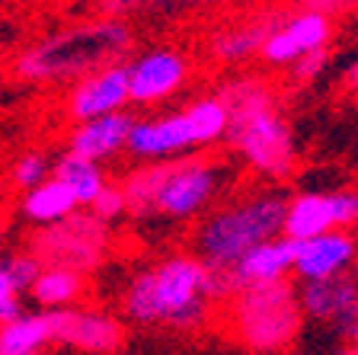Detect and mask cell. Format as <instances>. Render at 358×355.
<instances>
[{"label":"cell","instance_id":"8992f818","mask_svg":"<svg viewBox=\"0 0 358 355\" xmlns=\"http://www.w3.org/2000/svg\"><path fill=\"white\" fill-rule=\"evenodd\" d=\"M224 138L231 141L237 154L243 157L256 173L268 179H285L294 167V134H291V125L278 116L275 109L262 112V116L250 118L243 125L227 128Z\"/></svg>","mask_w":358,"mask_h":355},{"label":"cell","instance_id":"cb8c5ba5","mask_svg":"<svg viewBox=\"0 0 358 355\" xmlns=\"http://www.w3.org/2000/svg\"><path fill=\"white\" fill-rule=\"evenodd\" d=\"M166 163H170V160H150L148 167H138V170H131L125 176V183H122V193H125L128 215H134V218L154 215V199H157V189H160V183H164Z\"/></svg>","mask_w":358,"mask_h":355},{"label":"cell","instance_id":"e0dca14e","mask_svg":"<svg viewBox=\"0 0 358 355\" xmlns=\"http://www.w3.org/2000/svg\"><path fill=\"white\" fill-rule=\"evenodd\" d=\"M336 202L333 193H301L285 208V228L282 234L288 240H310L327 230H336Z\"/></svg>","mask_w":358,"mask_h":355},{"label":"cell","instance_id":"5b68a950","mask_svg":"<svg viewBox=\"0 0 358 355\" xmlns=\"http://www.w3.org/2000/svg\"><path fill=\"white\" fill-rule=\"evenodd\" d=\"M112 244V224L99 221L93 211H80L67 215L64 221L48 224L32 237V256L42 266H61L71 272H93V269L109 256Z\"/></svg>","mask_w":358,"mask_h":355},{"label":"cell","instance_id":"9a60e30c","mask_svg":"<svg viewBox=\"0 0 358 355\" xmlns=\"http://www.w3.org/2000/svg\"><path fill=\"white\" fill-rule=\"evenodd\" d=\"M134 118L128 112H112V116H99V118H87L74 128L71 134V154L83 157V160L103 163L109 157H115L119 151H125L128 144V132H131Z\"/></svg>","mask_w":358,"mask_h":355},{"label":"cell","instance_id":"4dcf8cb0","mask_svg":"<svg viewBox=\"0 0 358 355\" xmlns=\"http://www.w3.org/2000/svg\"><path fill=\"white\" fill-rule=\"evenodd\" d=\"M288 67L294 71V81H313V77H317L323 67H327V48L304 55V58H298L294 64H288Z\"/></svg>","mask_w":358,"mask_h":355},{"label":"cell","instance_id":"f546056e","mask_svg":"<svg viewBox=\"0 0 358 355\" xmlns=\"http://www.w3.org/2000/svg\"><path fill=\"white\" fill-rule=\"evenodd\" d=\"M333 202H336V224H339V230L355 228L358 224V189H336Z\"/></svg>","mask_w":358,"mask_h":355},{"label":"cell","instance_id":"ba28073f","mask_svg":"<svg viewBox=\"0 0 358 355\" xmlns=\"http://www.w3.org/2000/svg\"><path fill=\"white\" fill-rule=\"evenodd\" d=\"M52 314V336L58 346L83 355H119L128 342V330L115 314L90 311V307H64Z\"/></svg>","mask_w":358,"mask_h":355},{"label":"cell","instance_id":"9c48e42d","mask_svg":"<svg viewBox=\"0 0 358 355\" xmlns=\"http://www.w3.org/2000/svg\"><path fill=\"white\" fill-rule=\"evenodd\" d=\"M329 36H333L329 16L317 13V10H301V13H294V16L278 22L275 29H272V36L266 39L259 55L268 61V64L288 67L298 58H304V55L327 48Z\"/></svg>","mask_w":358,"mask_h":355},{"label":"cell","instance_id":"ffe728a7","mask_svg":"<svg viewBox=\"0 0 358 355\" xmlns=\"http://www.w3.org/2000/svg\"><path fill=\"white\" fill-rule=\"evenodd\" d=\"M83 288H87V281L80 272H71L61 266H42L36 281L29 285V295L38 304V311H64V307H74L80 301Z\"/></svg>","mask_w":358,"mask_h":355},{"label":"cell","instance_id":"44dd1931","mask_svg":"<svg viewBox=\"0 0 358 355\" xmlns=\"http://www.w3.org/2000/svg\"><path fill=\"white\" fill-rule=\"evenodd\" d=\"M217 99L227 109V128L243 125L250 118L262 116V112L275 109V93L268 90V83L256 81V77H240V81H231L227 87L217 93Z\"/></svg>","mask_w":358,"mask_h":355},{"label":"cell","instance_id":"1f68e13d","mask_svg":"<svg viewBox=\"0 0 358 355\" xmlns=\"http://www.w3.org/2000/svg\"><path fill=\"white\" fill-rule=\"evenodd\" d=\"M208 4H221V0H125L122 7H157V10H192V7H208Z\"/></svg>","mask_w":358,"mask_h":355},{"label":"cell","instance_id":"4316f807","mask_svg":"<svg viewBox=\"0 0 358 355\" xmlns=\"http://www.w3.org/2000/svg\"><path fill=\"white\" fill-rule=\"evenodd\" d=\"M42 179H48V157L38 154V151H29V154H22L13 167V183L20 189H32L38 186Z\"/></svg>","mask_w":358,"mask_h":355},{"label":"cell","instance_id":"7402d4cb","mask_svg":"<svg viewBox=\"0 0 358 355\" xmlns=\"http://www.w3.org/2000/svg\"><path fill=\"white\" fill-rule=\"evenodd\" d=\"M77 208L80 205H77V199L71 195V189L55 176H48L38 186L26 189V199H22V215L29 218L32 224H42V228L64 221L67 215H74Z\"/></svg>","mask_w":358,"mask_h":355},{"label":"cell","instance_id":"4fadbf2b","mask_svg":"<svg viewBox=\"0 0 358 355\" xmlns=\"http://www.w3.org/2000/svg\"><path fill=\"white\" fill-rule=\"evenodd\" d=\"M125 151L134 157H144V160H170V157L192 151V138H189V125L182 112L134 122L128 132Z\"/></svg>","mask_w":358,"mask_h":355},{"label":"cell","instance_id":"2e32d148","mask_svg":"<svg viewBox=\"0 0 358 355\" xmlns=\"http://www.w3.org/2000/svg\"><path fill=\"white\" fill-rule=\"evenodd\" d=\"M358 298V281L352 272L333 275V279H313L298 285V304L304 311V320L317 323H339Z\"/></svg>","mask_w":358,"mask_h":355},{"label":"cell","instance_id":"7c38bea8","mask_svg":"<svg viewBox=\"0 0 358 355\" xmlns=\"http://www.w3.org/2000/svg\"><path fill=\"white\" fill-rule=\"evenodd\" d=\"M358 244L355 237L345 230H327L320 237L310 240H298L294 244V269L301 281H313V279H333V275H345L352 272L355 263Z\"/></svg>","mask_w":358,"mask_h":355},{"label":"cell","instance_id":"30bf717a","mask_svg":"<svg viewBox=\"0 0 358 355\" xmlns=\"http://www.w3.org/2000/svg\"><path fill=\"white\" fill-rule=\"evenodd\" d=\"M189 77L186 58L173 48H157L128 64V99L141 106L164 103Z\"/></svg>","mask_w":358,"mask_h":355},{"label":"cell","instance_id":"f1b7e54d","mask_svg":"<svg viewBox=\"0 0 358 355\" xmlns=\"http://www.w3.org/2000/svg\"><path fill=\"white\" fill-rule=\"evenodd\" d=\"M22 314V304H20V288L13 285V279L7 275L3 263H0V323L20 317Z\"/></svg>","mask_w":358,"mask_h":355},{"label":"cell","instance_id":"8fae6325","mask_svg":"<svg viewBox=\"0 0 358 355\" xmlns=\"http://www.w3.org/2000/svg\"><path fill=\"white\" fill-rule=\"evenodd\" d=\"M131 103L128 99V64H106L93 74L80 77L74 83V93H71V116L77 122H87V118H99V116H112V112H122Z\"/></svg>","mask_w":358,"mask_h":355},{"label":"cell","instance_id":"d590c367","mask_svg":"<svg viewBox=\"0 0 358 355\" xmlns=\"http://www.w3.org/2000/svg\"><path fill=\"white\" fill-rule=\"evenodd\" d=\"M352 279L358 281V253H355V263H352Z\"/></svg>","mask_w":358,"mask_h":355},{"label":"cell","instance_id":"d6986e66","mask_svg":"<svg viewBox=\"0 0 358 355\" xmlns=\"http://www.w3.org/2000/svg\"><path fill=\"white\" fill-rule=\"evenodd\" d=\"M55 342L52 336V314L36 311L0 323V355H42Z\"/></svg>","mask_w":358,"mask_h":355},{"label":"cell","instance_id":"836d02e7","mask_svg":"<svg viewBox=\"0 0 358 355\" xmlns=\"http://www.w3.org/2000/svg\"><path fill=\"white\" fill-rule=\"evenodd\" d=\"M339 333L345 336V340L352 342V349H358V298H355V304H352L349 311H345V317L339 320Z\"/></svg>","mask_w":358,"mask_h":355},{"label":"cell","instance_id":"83f0119b","mask_svg":"<svg viewBox=\"0 0 358 355\" xmlns=\"http://www.w3.org/2000/svg\"><path fill=\"white\" fill-rule=\"evenodd\" d=\"M3 269H7V275L13 279V285L22 291H29V285L36 281L38 269H42V263H38L32 253H13V256L3 259Z\"/></svg>","mask_w":358,"mask_h":355},{"label":"cell","instance_id":"52a82bcc","mask_svg":"<svg viewBox=\"0 0 358 355\" xmlns=\"http://www.w3.org/2000/svg\"><path fill=\"white\" fill-rule=\"evenodd\" d=\"M217 186H221V173L208 160L192 157V160L166 163L164 183H160L154 199V215L189 221V218L208 211V205L217 195Z\"/></svg>","mask_w":358,"mask_h":355},{"label":"cell","instance_id":"7a4b0ae2","mask_svg":"<svg viewBox=\"0 0 358 355\" xmlns=\"http://www.w3.org/2000/svg\"><path fill=\"white\" fill-rule=\"evenodd\" d=\"M288 195L256 193L250 199L215 208L195 228V256L208 269H231L240 256L282 234Z\"/></svg>","mask_w":358,"mask_h":355},{"label":"cell","instance_id":"ac0fdd59","mask_svg":"<svg viewBox=\"0 0 358 355\" xmlns=\"http://www.w3.org/2000/svg\"><path fill=\"white\" fill-rule=\"evenodd\" d=\"M278 22H282V16L268 13V16H259V20L240 22V26L217 32L211 39V55L221 64H243V61H250L253 55L262 52V45H266V39L272 36V29Z\"/></svg>","mask_w":358,"mask_h":355},{"label":"cell","instance_id":"e575fe53","mask_svg":"<svg viewBox=\"0 0 358 355\" xmlns=\"http://www.w3.org/2000/svg\"><path fill=\"white\" fill-rule=\"evenodd\" d=\"M343 87H345V90H352V93H358V61L343 74Z\"/></svg>","mask_w":358,"mask_h":355},{"label":"cell","instance_id":"484cf974","mask_svg":"<svg viewBox=\"0 0 358 355\" xmlns=\"http://www.w3.org/2000/svg\"><path fill=\"white\" fill-rule=\"evenodd\" d=\"M87 211H93V215H96L99 221H106V224L119 221L122 215H128V205H125V193H122V186L106 183L103 193H99L96 199L90 202Z\"/></svg>","mask_w":358,"mask_h":355},{"label":"cell","instance_id":"74e56055","mask_svg":"<svg viewBox=\"0 0 358 355\" xmlns=\"http://www.w3.org/2000/svg\"><path fill=\"white\" fill-rule=\"evenodd\" d=\"M0 237H3V228H0Z\"/></svg>","mask_w":358,"mask_h":355},{"label":"cell","instance_id":"3957f363","mask_svg":"<svg viewBox=\"0 0 358 355\" xmlns=\"http://www.w3.org/2000/svg\"><path fill=\"white\" fill-rule=\"evenodd\" d=\"M131 45V32L119 20H103L64 29L38 42L20 58V74L29 81H80L106 64H115Z\"/></svg>","mask_w":358,"mask_h":355},{"label":"cell","instance_id":"603a6c76","mask_svg":"<svg viewBox=\"0 0 358 355\" xmlns=\"http://www.w3.org/2000/svg\"><path fill=\"white\" fill-rule=\"evenodd\" d=\"M55 179H61L71 189V195L77 199V205H83V208H90V202L96 199L106 186L103 167L93 160H83V157L71 154V151L55 163Z\"/></svg>","mask_w":358,"mask_h":355},{"label":"cell","instance_id":"d6a6232c","mask_svg":"<svg viewBox=\"0 0 358 355\" xmlns=\"http://www.w3.org/2000/svg\"><path fill=\"white\" fill-rule=\"evenodd\" d=\"M304 10H317L323 16H333V13H345V10H355L358 0H301Z\"/></svg>","mask_w":358,"mask_h":355},{"label":"cell","instance_id":"277c9868","mask_svg":"<svg viewBox=\"0 0 358 355\" xmlns=\"http://www.w3.org/2000/svg\"><path fill=\"white\" fill-rule=\"evenodd\" d=\"M231 330L253 355H282L304 330L298 285L288 279L246 285L227 298Z\"/></svg>","mask_w":358,"mask_h":355},{"label":"cell","instance_id":"6da1fadb","mask_svg":"<svg viewBox=\"0 0 358 355\" xmlns=\"http://www.w3.org/2000/svg\"><path fill=\"white\" fill-rule=\"evenodd\" d=\"M215 301L211 269L199 256L179 253L128 279L122 291V314L138 326L189 333L208 323Z\"/></svg>","mask_w":358,"mask_h":355},{"label":"cell","instance_id":"d4e9b609","mask_svg":"<svg viewBox=\"0 0 358 355\" xmlns=\"http://www.w3.org/2000/svg\"><path fill=\"white\" fill-rule=\"evenodd\" d=\"M182 118L189 125V138H192V148H205V144H215L227 134V109L217 97H205L195 99L189 109H182Z\"/></svg>","mask_w":358,"mask_h":355},{"label":"cell","instance_id":"8d00e7d4","mask_svg":"<svg viewBox=\"0 0 358 355\" xmlns=\"http://www.w3.org/2000/svg\"><path fill=\"white\" fill-rule=\"evenodd\" d=\"M336 355H358V349H343V352H336Z\"/></svg>","mask_w":358,"mask_h":355},{"label":"cell","instance_id":"5bb4252c","mask_svg":"<svg viewBox=\"0 0 358 355\" xmlns=\"http://www.w3.org/2000/svg\"><path fill=\"white\" fill-rule=\"evenodd\" d=\"M291 269H294V240L278 234L266 244L253 246L246 256H240L227 272H231L234 291H240L246 285H266V281L288 279Z\"/></svg>","mask_w":358,"mask_h":355}]
</instances>
